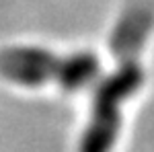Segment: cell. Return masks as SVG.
I'll return each mask as SVG.
<instances>
[{
    "label": "cell",
    "mask_w": 154,
    "mask_h": 152,
    "mask_svg": "<svg viewBox=\"0 0 154 152\" xmlns=\"http://www.w3.org/2000/svg\"><path fill=\"white\" fill-rule=\"evenodd\" d=\"M101 62L91 51L56 56L41 47H8L0 51V76L25 86L56 80L64 91H80L93 84Z\"/></svg>",
    "instance_id": "obj_2"
},
{
    "label": "cell",
    "mask_w": 154,
    "mask_h": 152,
    "mask_svg": "<svg viewBox=\"0 0 154 152\" xmlns=\"http://www.w3.org/2000/svg\"><path fill=\"white\" fill-rule=\"evenodd\" d=\"M152 27L154 0H130L111 35V54L117 68L97 86L91 121L82 134L78 152H111L121 128V103L144 84L140 54Z\"/></svg>",
    "instance_id": "obj_1"
}]
</instances>
